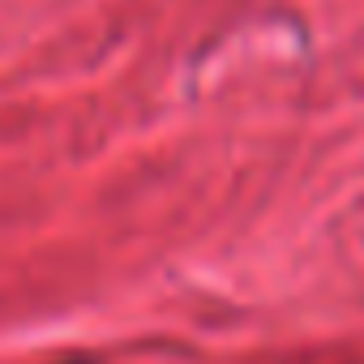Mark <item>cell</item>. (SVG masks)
I'll use <instances>...</instances> for the list:
<instances>
[{"label":"cell","instance_id":"cell-1","mask_svg":"<svg viewBox=\"0 0 364 364\" xmlns=\"http://www.w3.org/2000/svg\"><path fill=\"white\" fill-rule=\"evenodd\" d=\"M73 364H82V360H73Z\"/></svg>","mask_w":364,"mask_h":364}]
</instances>
